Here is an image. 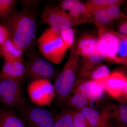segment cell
Instances as JSON below:
<instances>
[{"label": "cell", "instance_id": "1", "mask_svg": "<svg viewBox=\"0 0 127 127\" xmlns=\"http://www.w3.org/2000/svg\"><path fill=\"white\" fill-rule=\"evenodd\" d=\"M37 14L34 9L23 6L22 9L13 10L0 20L9 32L10 38L18 47L25 50L35 40L36 31Z\"/></svg>", "mask_w": 127, "mask_h": 127}, {"label": "cell", "instance_id": "2", "mask_svg": "<svg viewBox=\"0 0 127 127\" xmlns=\"http://www.w3.org/2000/svg\"><path fill=\"white\" fill-rule=\"evenodd\" d=\"M75 42L71 47L67 61L57 78L54 86L55 98L60 104L65 103L70 95L78 75L80 56L76 49Z\"/></svg>", "mask_w": 127, "mask_h": 127}, {"label": "cell", "instance_id": "3", "mask_svg": "<svg viewBox=\"0 0 127 127\" xmlns=\"http://www.w3.org/2000/svg\"><path fill=\"white\" fill-rule=\"evenodd\" d=\"M38 48L48 61L58 65L65 56L68 48L60 36L51 28L43 32L37 40Z\"/></svg>", "mask_w": 127, "mask_h": 127}, {"label": "cell", "instance_id": "4", "mask_svg": "<svg viewBox=\"0 0 127 127\" xmlns=\"http://www.w3.org/2000/svg\"><path fill=\"white\" fill-rule=\"evenodd\" d=\"M42 23L47 24L56 32L72 28L85 22L71 17L58 6L46 4L41 14Z\"/></svg>", "mask_w": 127, "mask_h": 127}, {"label": "cell", "instance_id": "5", "mask_svg": "<svg viewBox=\"0 0 127 127\" xmlns=\"http://www.w3.org/2000/svg\"><path fill=\"white\" fill-rule=\"evenodd\" d=\"M26 66L25 77L31 82L45 79L50 80L55 77V69L50 62L41 57L35 52L28 55Z\"/></svg>", "mask_w": 127, "mask_h": 127}, {"label": "cell", "instance_id": "6", "mask_svg": "<svg viewBox=\"0 0 127 127\" xmlns=\"http://www.w3.org/2000/svg\"><path fill=\"white\" fill-rule=\"evenodd\" d=\"M1 81V103L9 109L26 106L22 81L0 79Z\"/></svg>", "mask_w": 127, "mask_h": 127}, {"label": "cell", "instance_id": "7", "mask_svg": "<svg viewBox=\"0 0 127 127\" xmlns=\"http://www.w3.org/2000/svg\"><path fill=\"white\" fill-rule=\"evenodd\" d=\"M27 93L32 102L37 106H50L55 97L54 86L47 79L35 80L27 86Z\"/></svg>", "mask_w": 127, "mask_h": 127}, {"label": "cell", "instance_id": "8", "mask_svg": "<svg viewBox=\"0 0 127 127\" xmlns=\"http://www.w3.org/2000/svg\"><path fill=\"white\" fill-rule=\"evenodd\" d=\"M111 97L116 99L124 98L127 100V77L121 71H114L107 76L94 80Z\"/></svg>", "mask_w": 127, "mask_h": 127}, {"label": "cell", "instance_id": "9", "mask_svg": "<svg viewBox=\"0 0 127 127\" xmlns=\"http://www.w3.org/2000/svg\"><path fill=\"white\" fill-rule=\"evenodd\" d=\"M22 110L21 118L26 127H52L54 117L52 113L40 106L20 108Z\"/></svg>", "mask_w": 127, "mask_h": 127}, {"label": "cell", "instance_id": "10", "mask_svg": "<svg viewBox=\"0 0 127 127\" xmlns=\"http://www.w3.org/2000/svg\"><path fill=\"white\" fill-rule=\"evenodd\" d=\"M98 37L96 46L99 52L108 61L114 63L118 47L117 32L96 26Z\"/></svg>", "mask_w": 127, "mask_h": 127}, {"label": "cell", "instance_id": "11", "mask_svg": "<svg viewBox=\"0 0 127 127\" xmlns=\"http://www.w3.org/2000/svg\"><path fill=\"white\" fill-rule=\"evenodd\" d=\"M25 73L26 66L22 58L12 61H5L0 74V79L22 81Z\"/></svg>", "mask_w": 127, "mask_h": 127}, {"label": "cell", "instance_id": "12", "mask_svg": "<svg viewBox=\"0 0 127 127\" xmlns=\"http://www.w3.org/2000/svg\"><path fill=\"white\" fill-rule=\"evenodd\" d=\"M58 6L73 18L82 21L85 23L91 18L85 4L78 0H64Z\"/></svg>", "mask_w": 127, "mask_h": 127}, {"label": "cell", "instance_id": "13", "mask_svg": "<svg viewBox=\"0 0 127 127\" xmlns=\"http://www.w3.org/2000/svg\"><path fill=\"white\" fill-rule=\"evenodd\" d=\"M80 111L86 118L91 127H113L109 122L111 117L107 109L102 112L86 107Z\"/></svg>", "mask_w": 127, "mask_h": 127}, {"label": "cell", "instance_id": "14", "mask_svg": "<svg viewBox=\"0 0 127 127\" xmlns=\"http://www.w3.org/2000/svg\"><path fill=\"white\" fill-rule=\"evenodd\" d=\"M24 51L9 38L0 47V57L5 61H12L22 58Z\"/></svg>", "mask_w": 127, "mask_h": 127}, {"label": "cell", "instance_id": "15", "mask_svg": "<svg viewBox=\"0 0 127 127\" xmlns=\"http://www.w3.org/2000/svg\"><path fill=\"white\" fill-rule=\"evenodd\" d=\"M105 58L96 47L92 52L88 56L82 57L79 61L78 73L89 71L100 65Z\"/></svg>", "mask_w": 127, "mask_h": 127}, {"label": "cell", "instance_id": "16", "mask_svg": "<svg viewBox=\"0 0 127 127\" xmlns=\"http://www.w3.org/2000/svg\"><path fill=\"white\" fill-rule=\"evenodd\" d=\"M97 39L91 34H85L81 36L75 42V46L79 56H88L96 47Z\"/></svg>", "mask_w": 127, "mask_h": 127}, {"label": "cell", "instance_id": "17", "mask_svg": "<svg viewBox=\"0 0 127 127\" xmlns=\"http://www.w3.org/2000/svg\"><path fill=\"white\" fill-rule=\"evenodd\" d=\"M0 127H26L22 119L11 109H0Z\"/></svg>", "mask_w": 127, "mask_h": 127}, {"label": "cell", "instance_id": "18", "mask_svg": "<svg viewBox=\"0 0 127 127\" xmlns=\"http://www.w3.org/2000/svg\"><path fill=\"white\" fill-rule=\"evenodd\" d=\"M124 1L121 0H89L85 4L87 11L91 18L95 11L101 9H106L113 4L122 5Z\"/></svg>", "mask_w": 127, "mask_h": 127}, {"label": "cell", "instance_id": "19", "mask_svg": "<svg viewBox=\"0 0 127 127\" xmlns=\"http://www.w3.org/2000/svg\"><path fill=\"white\" fill-rule=\"evenodd\" d=\"M114 21L106 9H103L95 11L88 22L94 23L96 26L108 29V27L112 26Z\"/></svg>", "mask_w": 127, "mask_h": 127}, {"label": "cell", "instance_id": "20", "mask_svg": "<svg viewBox=\"0 0 127 127\" xmlns=\"http://www.w3.org/2000/svg\"><path fill=\"white\" fill-rule=\"evenodd\" d=\"M118 40V47L114 59V63L127 65V36L117 32Z\"/></svg>", "mask_w": 127, "mask_h": 127}, {"label": "cell", "instance_id": "21", "mask_svg": "<svg viewBox=\"0 0 127 127\" xmlns=\"http://www.w3.org/2000/svg\"><path fill=\"white\" fill-rule=\"evenodd\" d=\"M87 95L88 102H95L100 100L103 95L104 90L102 87L94 80L86 81Z\"/></svg>", "mask_w": 127, "mask_h": 127}, {"label": "cell", "instance_id": "22", "mask_svg": "<svg viewBox=\"0 0 127 127\" xmlns=\"http://www.w3.org/2000/svg\"><path fill=\"white\" fill-rule=\"evenodd\" d=\"M110 73L109 68L106 65H98L89 71L78 73L81 77L87 78L92 80H96L107 76Z\"/></svg>", "mask_w": 127, "mask_h": 127}, {"label": "cell", "instance_id": "23", "mask_svg": "<svg viewBox=\"0 0 127 127\" xmlns=\"http://www.w3.org/2000/svg\"><path fill=\"white\" fill-rule=\"evenodd\" d=\"M111 117L114 118L118 122L123 125L127 124V104L113 106L108 109Z\"/></svg>", "mask_w": 127, "mask_h": 127}, {"label": "cell", "instance_id": "24", "mask_svg": "<svg viewBox=\"0 0 127 127\" xmlns=\"http://www.w3.org/2000/svg\"><path fill=\"white\" fill-rule=\"evenodd\" d=\"M73 94L72 96H69L66 101L65 103L67 106L79 111L87 107L88 101L86 95L80 93Z\"/></svg>", "mask_w": 127, "mask_h": 127}, {"label": "cell", "instance_id": "25", "mask_svg": "<svg viewBox=\"0 0 127 127\" xmlns=\"http://www.w3.org/2000/svg\"><path fill=\"white\" fill-rule=\"evenodd\" d=\"M52 127H74L71 111H64L54 117Z\"/></svg>", "mask_w": 127, "mask_h": 127}, {"label": "cell", "instance_id": "26", "mask_svg": "<svg viewBox=\"0 0 127 127\" xmlns=\"http://www.w3.org/2000/svg\"><path fill=\"white\" fill-rule=\"evenodd\" d=\"M73 124L74 127H91L86 118L80 111H71Z\"/></svg>", "mask_w": 127, "mask_h": 127}, {"label": "cell", "instance_id": "27", "mask_svg": "<svg viewBox=\"0 0 127 127\" xmlns=\"http://www.w3.org/2000/svg\"><path fill=\"white\" fill-rule=\"evenodd\" d=\"M16 1L0 0V20L4 18L14 9Z\"/></svg>", "mask_w": 127, "mask_h": 127}, {"label": "cell", "instance_id": "28", "mask_svg": "<svg viewBox=\"0 0 127 127\" xmlns=\"http://www.w3.org/2000/svg\"><path fill=\"white\" fill-rule=\"evenodd\" d=\"M60 36L68 48L71 47L75 42V31L73 28L63 30L60 33Z\"/></svg>", "mask_w": 127, "mask_h": 127}, {"label": "cell", "instance_id": "29", "mask_svg": "<svg viewBox=\"0 0 127 127\" xmlns=\"http://www.w3.org/2000/svg\"><path fill=\"white\" fill-rule=\"evenodd\" d=\"M121 5L120 4H113L109 6L106 9L109 16L114 21L118 18H127V16L120 10Z\"/></svg>", "mask_w": 127, "mask_h": 127}, {"label": "cell", "instance_id": "30", "mask_svg": "<svg viewBox=\"0 0 127 127\" xmlns=\"http://www.w3.org/2000/svg\"><path fill=\"white\" fill-rule=\"evenodd\" d=\"M10 38L9 32L2 25H0V46Z\"/></svg>", "mask_w": 127, "mask_h": 127}, {"label": "cell", "instance_id": "31", "mask_svg": "<svg viewBox=\"0 0 127 127\" xmlns=\"http://www.w3.org/2000/svg\"><path fill=\"white\" fill-rule=\"evenodd\" d=\"M118 30L120 34L125 35H127V20L123 21L119 25Z\"/></svg>", "mask_w": 127, "mask_h": 127}, {"label": "cell", "instance_id": "32", "mask_svg": "<svg viewBox=\"0 0 127 127\" xmlns=\"http://www.w3.org/2000/svg\"><path fill=\"white\" fill-rule=\"evenodd\" d=\"M1 81L0 79V103H1Z\"/></svg>", "mask_w": 127, "mask_h": 127}, {"label": "cell", "instance_id": "33", "mask_svg": "<svg viewBox=\"0 0 127 127\" xmlns=\"http://www.w3.org/2000/svg\"><path fill=\"white\" fill-rule=\"evenodd\" d=\"M123 127V126H122V127Z\"/></svg>", "mask_w": 127, "mask_h": 127}]
</instances>
